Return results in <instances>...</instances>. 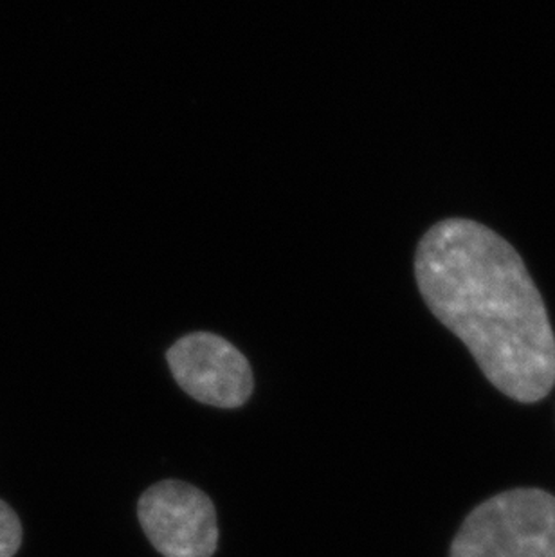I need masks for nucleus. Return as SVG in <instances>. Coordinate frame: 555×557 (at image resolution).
<instances>
[{
	"label": "nucleus",
	"mask_w": 555,
	"mask_h": 557,
	"mask_svg": "<svg viewBox=\"0 0 555 557\" xmlns=\"http://www.w3.org/2000/svg\"><path fill=\"white\" fill-rule=\"evenodd\" d=\"M431 312L460 337L510 399L538 403L555 384V336L545 301L510 244L478 222L431 227L415 260Z\"/></svg>",
	"instance_id": "nucleus-1"
},
{
	"label": "nucleus",
	"mask_w": 555,
	"mask_h": 557,
	"mask_svg": "<svg viewBox=\"0 0 555 557\" xmlns=\"http://www.w3.org/2000/svg\"><path fill=\"white\" fill-rule=\"evenodd\" d=\"M451 557H555V496L513 490L467 516Z\"/></svg>",
	"instance_id": "nucleus-2"
},
{
	"label": "nucleus",
	"mask_w": 555,
	"mask_h": 557,
	"mask_svg": "<svg viewBox=\"0 0 555 557\" xmlns=\"http://www.w3.org/2000/svg\"><path fill=\"white\" fill-rule=\"evenodd\" d=\"M143 531L164 557H211L219 545L215 505L194 485L164 480L137 504Z\"/></svg>",
	"instance_id": "nucleus-3"
},
{
	"label": "nucleus",
	"mask_w": 555,
	"mask_h": 557,
	"mask_svg": "<svg viewBox=\"0 0 555 557\" xmlns=\"http://www.w3.org/2000/svg\"><path fill=\"white\" fill-rule=\"evenodd\" d=\"M166 359L178 386L199 403L238 408L251 397V367L224 337L194 332L172 345Z\"/></svg>",
	"instance_id": "nucleus-4"
},
{
	"label": "nucleus",
	"mask_w": 555,
	"mask_h": 557,
	"mask_svg": "<svg viewBox=\"0 0 555 557\" xmlns=\"http://www.w3.org/2000/svg\"><path fill=\"white\" fill-rule=\"evenodd\" d=\"M22 545V525L15 510L0 499V557H13Z\"/></svg>",
	"instance_id": "nucleus-5"
}]
</instances>
